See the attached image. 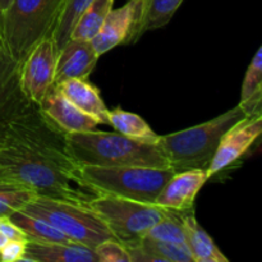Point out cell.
I'll return each instance as SVG.
<instances>
[{
    "label": "cell",
    "mask_w": 262,
    "mask_h": 262,
    "mask_svg": "<svg viewBox=\"0 0 262 262\" xmlns=\"http://www.w3.org/2000/svg\"><path fill=\"white\" fill-rule=\"evenodd\" d=\"M0 177L28 187L38 196L83 205L97 196L82 181L79 165L67 148L66 133L38 106L7 123Z\"/></svg>",
    "instance_id": "obj_1"
},
{
    "label": "cell",
    "mask_w": 262,
    "mask_h": 262,
    "mask_svg": "<svg viewBox=\"0 0 262 262\" xmlns=\"http://www.w3.org/2000/svg\"><path fill=\"white\" fill-rule=\"evenodd\" d=\"M67 148L74 161L91 166H152L170 168L158 143L132 140L120 133L87 130L66 133Z\"/></svg>",
    "instance_id": "obj_2"
},
{
    "label": "cell",
    "mask_w": 262,
    "mask_h": 262,
    "mask_svg": "<svg viewBox=\"0 0 262 262\" xmlns=\"http://www.w3.org/2000/svg\"><path fill=\"white\" fill-rule=\"evenodd\" d=\"M246 117L248 115L237 105L214 119L179 132L160 136L158 145L176 173L192 169L207 171L223 136Z\"/></svg>",
    "instance_id": "obj_3"
},
{
    "label": "cell",
    "mask_w": 262,
    "mask_h": 262,
    "mask_svg": "<svg viewBox=\"0 0 262 262\" xmlns=\"http://www.w3.org/2000/svg\"><path fill=\"white\" fill-rule=\"evenodd\" d=\"M66 0H12L2 14V27L13 58L22 66L31 50L53 31Z\"/></svg>",
    "instance_id": "obj_4"
},
{
    "label": "cell",
    "mask_w": 262,
    "mask_h": 262,
    "mask_svg": "<svg viewBox=\"0 0 262 262\" xmlns=\"http://www.w3.org/2000/svg\"><path fill=\"white\" fill-rule=\"evenodd\" d=\"M176 171L152 166H79L83 183L96 194H110L155 204L159 193Z\"/></svg>",
    "instance_id": "obj_5"
},
{
    "label": "cell",
    "mask_w": 262,
    "mask_h": 262,
    "mask_svg": "<svg viewBox=\"0 0 262 262\" xmlns=\"http://www.w3.org/2000/svg\"><path fill=\"white\" fill-rule=\"evenodd\" d=\"M22 211L46 220L72 242L92 250L102 241L114 238L101 217L87 205L37 194Z\"/></svg>",
    "instance_id": "obj_6"
},
{
    "label": "cell",
    "mask_w": 262,
    "mask_h": 262,
    "mask_svg": "<svg viewBox=\"0 0 262 262\" xmlns=\"http://www.w3.org/2000/svg\"><path fill=\"white\" fill-rule=\"evenodd\" d=\"M87 206L101 217L114 238L124 245L142 238L168 211L156 204L110 194H97Z\"/></svg>",
    "instance_id": "obj_7"
},
{
    "label": "cell",
    "mask_w": 262,
    "mask_h": 262,
    "mask_svg": "<svg viewBox=\"0 0 262 262\" xmlns=\"http://www.w3.org/2000/svg\"><path fill=\"white\" fill-rule=\"evenodd\" d=\"M58 51L53 36H48L28 53L20 66V90L23 95L37 106L54 86Z\"/></svg>",
    "instance_id": "obj_8"
},
{
    "label": "cell",
    "mask_w": 262,
    "mask_h": 262,
    "mask_svg": "<svg viewBox=\"0 0 262 262\" xmlns=\"http://www.w3.org/2000/svg\"><path fill=\"white\" fill-rule=\"evenodd\" d=\"M20 64L13 58L4 38L0 14V123L37 107L23 95L19 84Z\"/></svg>",
    "instance_id": "obj_9"
},
{
    "label": "cell",
    "mask_w": 262,
    "mask_h": 262,
    "mask_svg": "<svg viewBox=\"0 0 262 262\" xmlns=\"http://www.w3.org/2000/svg\"><path fill=\"white\" fill-rule=\"evenodd\" d=\"M262 133V114L243 118L233 125L220 141L211 164L207 169V176L212 177L239 160Z\"/></svg>",
    "instance_id": "obj_10"
},
{
    "label": "cell",
    "mask_w": 262,
    "mask_h": 262,
    "mask_svg": "<svg viewBox=\"0 0 262 262\" xmlns=\"http://www.w3.org/2000/svg\"><path fill=\"white\" fill-rule=\"evenodd\" d=\"M142 0H128L123 7L112 9L91 42L101 56L120 43L136 42Z\"/></svg>",
    "instance_id": "obj_11"
},
{
    "label": "cell",
    "mask_w": 262,
    "mask_h": 262,
    "mask_svg": "<svg viewBox=\"0 0 262 262\" xmlns=\"http://www.w3.org/2000/svg\"><path fill=\"white\" fill-rule=\"evenodd\" d=\"M207 181L209 176L206 170L192 169L177 171L163 187L155 204L177 211L193 209L194 200Z\"/></svg>",
    "instance_id": "obj_12"
},
{
    "label": "cell",
    "mask_w": 262,
    "mask_h": 262,
    "mask_svg": "<svg viewBox=\"0 0 262 262\" xmlns=\"http://www.w3.org/2000/svg\"><path fill=\"white\" fill-rule=\"evenodd\" d=\"M99 58L91 41L71 38L58 51L54 86L71 78L86 79L96 67Z\"/></svg>",
    "instance_id": "obj_13"
},
{
    "label": "cell",
    "mask_w": 262,
    "mask_h": 262,
    "mask_svg": "<svg viewBox=\"0 0 262 262\" xmlns=\"http://www.w3.org/2000/svg\"><path fill=\"white\" fill-rule=\"evenodd\" d=\"M38 110L64 133L94 130L99 124L94 118L68 101L54 86L41 100Z\"/></svg>",
    "instance_id": "obj_14"
},
{
    "label": "cell",
    "mask_w": 262,
    "mask_h": 262,
    "mask_svg": "<svg viewBox=\"0 0 262 262\" xmlns=\"http://www.w3.org/2000/svg\"><path fill=\"white\" fill-rule=\"evenodd\" d=\"M23 262H99L96 253L79 243H38L27 241Z\"/></svg>",
    "instance_id": "obj_15"
},
{
    "label": "cell",
    "mask_w": 262,
    "mask_h": 262,
    "mask_svg": "<svg viewBox=\"0 0 262 262\" xmlns=\"http://www.w3.org/2000/svg\"><path fill=\"white\" fill-rule=\"evenodd\" d=\"M56 90L84 114L94 118L99 124H109L107 107L99 91L84 78H71L55 84Z\"/></svg>",
    "instance_id": "obj_16"
},
{
    "label": "cell",
    "mask_w": 262,
    "mask_h": 262,
    "mask_svg": "<svg viewBox=\"0 0 262 262\" xmlns=\"http://www.w3.org/2000/svg\"><path fill=\"white\" fill-rule=\"evenodd\" d=\"M184 239L193 262H228L214 239L199 224L193 209L182 212Z\"/></svg>",
    "instance_id": "obj_17"
},
{
    "label": "cell",
    "mask_w": 262,
    "mask_h": 262,
    "mask_svg": "<svg viewBox=\"0 0 262 262\" xmlns=\"http://www.w3.org/2000/svg\"><path fill=\"white\" fill-rule=\"evenodd\" d=\"M9 219L25 233L27 241L38 243H74L50 223L22 210L9 215Z\"/></svg>",
    "instance_id": "obj_18"
},
{
    "label": "cell",
    "mask_w": 262,
    "mask_h": 262,
    "mask_svg": "<svg viewBox=\"0 0 262 262\" xmlns=\"http://www.w3.org/2000/svg\"><path fill=\"white\" fill-rule=\"evenodd\" d=\"M183 2L184 0H142L136 41L143 33L168 25Z\"/></svg>",
    "instance_id": "obj_19"
},
{
    "label": "cell",
    "mask_w": 262,
    "mask_h": 262,
    "mask_svg": "<svg viewBox=\"0 0 262 262\" xmlns=\"http://www.w3.org/2000/svg\"><path fill=\"white\" fill-rule=\"evenodd\" d=\"M107 122L117 129L118 133L141 142L158 143L160 137L151 129L142 117L135 113L125 112L119 107L107 112Z\"/></svg>",
    "instance_id": "obj_20"
},
{
    "label": "cell",
    "mask_w": 262,
    "mask_h": 262,
    "mask_svg": "<svg viewBox=\"0 0 262 262\" xmlns=\"http://www.w3.org/2000/svg\"><path fill=\"white\" fill-rule=\"evenodd\" d=\"M113 5L114 0H92L77 20L71 38L91 41L101 28L105 18L113 9Z\"/></svg>",
    "instance_id": "obj_21"
},
{
    "label": "cell",
    "mask_w": 262,
    "mask_h": 262,
    "mask_svg": "<svg viewBox=\"0 0 262 262\" xmlns=\"http://www.w3.org/2000/svg\"><path fill=\"white\" fill-rule=\"evenodd\" d=\"M35 196L37 194L28 187L0 177V216H9L23 210Z\"/></svg>",
    "instance_id": "obj_22"
},
{
    "label": "cell",
    "mask_w": 262,
    "mask_h": 262,
    "mask_svg": "<svg viewBox=\"0 0 262 262\" xmlns=\"http://www.w3.org/2000/svg\"><path fill=\"white\" fill-rule=\"evenodd\" d=\"M91 2L92 0H66L60 17L53 31V38L58 49L63 48L71 40L72 31L77 20Z\"/></svg>",
    "instance_id": "obj_23"
},
{
    "label": "cell",
    "mask_w": 262,
    "mask_h": 262,
    "mask_svg": "<svg viewBox=\"0 0 262 262\" xmlns=\"http://www.w3.org/2000/svg\"><path fill=\"white\" fill-rule=\"evenodd\" d=\"M182 212L183 211L168 209L165 216L160 222L156 223L145 235L152 239L186 245Z\"/></svg>",
    "instance_id": "obj_24"
},
{
    "label": "cell",
    "mask_w": 262,
    "mask_h": 262,
    "mask_svg": "<svg viewBox=\"0 0 262 262\" xmlns=\"http://www.w3.org/2000/svg\"><path fill=\"white\" fill-rule=\"evenodd\" d=\"M262 48H258L248 66L241 90V101H246L253 95L262 92Z\"/></svg>",
    "instance_id": "obj_25"
},
{
    "label": "cell",
    "mask_w": 262,
    "mask_h": 262,
    "mask_svg": "<svg viewBox=\"0 0 262 262\" xmlns=\"http://www.w3.org/2000/svg\"><path fill=\"white\" fill-rule=\"evenodd\" d=\"M99 262H130L124 243L115 238L102 241L94 248Z\"/></svg>",
    "instance_id": "obj_26"
},
{
    "label": "cell",
    "mask_w": 262,
    "mask_h": 262,
    "mask_svg": "<svg viewBox=\"0 0 262 262\" xmlns=\"http://www.w3.org/2000/svg\"><path fill=\"white\" fill-rule=\"evenodd\" d=\"M26 243L27 241L12 239L8 241L0 250V261L2 262H17L22 261L26 253Z\"/></svg>",
    "instance_id": "obj_27"
},
{
    "label": "cell",
    "mask_w": 262,
    "mask_h": 262,
    "mask_svg": "<svg viewBox=\"0 0 262 262\" xmlns=\"http://www.w3.org/2000/svg\"><path fill=\"white\" fill-rule=\"evenodd\" d=\"M0 233H2L8 241H27L25 233H23L22 230L9 219V216H0Z\"/></svg>",
    "instance_id": "obj_28"
},
{
    "label": "cell",
    "mask_w": 262,
    "mask_h": 262,
    "mask_svg": "<svg viewBox=\"0 0 262 262\" xmlns=\"http://www.w3.org/2000/svg\"><path fill=\"white\" fill-rule=\"evenodd\" d=\"M5 132H7V123H0V150L5 143Z\"/></svg>",
    "instance_id": "obj_29"
},
{
    "label": "cell",
    "mask_w": 262,
    "mask_h": 262,
    "mask_svg": "<svg viewBox=\"0 0 262 262\" xmlns=\"http://www.w3.org/2000/svg\"><path fill=\"white\" fill-rule=\"evenodd\" d=\"M10 2H12V0H0V14H3V13L5 12V9L9 7Z\"/></svg>",
    "instance_id": "obj_30"
},
{
    "label": "cell",
    "mask_w": 262,
    "mask_h": 262,
    "mask_svg": "<svg viewBox=\"0 0 262 262\" xmlns=\"http://www.w3.org/2000/svg\"><path fill=\"white\" fill-rule=\"evenodd\" d=\"M7 242H8L7 238H5L4 235H3L2 233H0V250H2V247H3V246H4Z\"/></svg>",
    "instance_id": "obj_31"
}]
</instances>
